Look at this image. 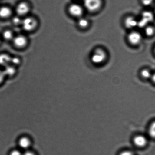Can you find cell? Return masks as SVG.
<instances>
[{"instance_id":"cell-12","label":"cell","mask_w":155,"mask_h":155,"mask_svg":"<svg viewBox=\"0 0 155 155\" xmlns=\"http://www.w3.org/2000/svg\"><path fill=\"white\" fill-rule=\"evenodd\" d=\"M12 57L6 54H0V65L6 67L11 64Z\"/></svg>"},{"instance_id":"cell-26","label":"cell","mask_w":155,"mask_h":155,"mask_svg":"<svg viewBox=\"0 0 155 155\" xmlns=\"http://www.w3.org/2000/svg\"><path fill=\"white\" fill-rule=\"evenodd\" d=\"M23 155H36L34 152L30 151L29 150H27L23 154Z\"/></svg>"},{"instance_id":"cell-23","label":"cell","mask_w":155,"mask_h":155,"mask_svg":"<svg viewBox=\"0 0 155 155\" xmlns=\"http://www.w3.org/2000/svg\"><path fill=\"white\" fill-rule=\"evenodd\" d=\"M153 0H141L143 4L146 6L151 5L153 3Z\"/></svg>"},{"instance_id":"cell-17","label":"cell","mask_w":155,"mask_h":155,"mask_svg":"<svg viewBox=\"0 0 155 155\" xmlns=\"http://www.w3.org/2000/svg\"><path fill=\"white\" fill-rule=\"evenodd\" d=\"M155 30L153 27L148 26L145 27V34L147 37H151L154 34Z\"/></svg>"},{"instance_id":"cell-6","label":"cell","mask_w":155,"mask_h":155,"mask_svg":"<svg viewBox=\"0 0 155 155\" xmlns=\"http://www.w3.org/2000/svg\"><path fill=\"white\" fill-rule=\"evenodd\" d=\"M13 43L18 49L25 48L28 43V40L25 36L19 35L15 36L13 40Z\"/></svg>"},{"instance_id":"cell-19","label":"cell","mask_w":155,"mask_h":155,"mask_svg":"<svg viewBox=\"0 0 155 155\" xmlns=\"http://www.w3.org/2000/svg\"><path fill=\"white\" fill-rule=\"evenodd\" d=\"M148 131L150 136L152 138H155V121L150 124Z\"/></svg>"},{"instance_id":"cell-28","label":"cell","mask_w":155,"mask_h":155,"mask_svg":"<svg viewBox=\"0 0 155 155\" xmlns=\"http://www.w3.org/2000/svg\"><path fill=\"white\" fill-rule=\"evenodd\" d=\"M154 12H155V11H154Z\"/></svg>"},{"instance_id":"cell-29","label":"cell","mask_w":155,"mask_h":155,"mask_svg":"<svg viewBox=\"0 0 155 155\" xmlns=\"http://www.w3.org/2000/svg\"></svg>"},{"instance_id":"cell-18","label":"cell","mask_w":155,"mask_h":155,"mask_svg":"<svg viewBox=\"0 0 155 155\" xmlns=\"http://www.w3.org/2000/svg\"><path fill=\"white\" fill-rule=\"evenodd\" d=\"M141 76L144 79H148L151 78L152 75L150 71L147 69H143L141 72Z\"/></svg>"},{"instance_id":"cell-27","label":"cell","mask_w":155,"mask_h":155,"mask_svg":"<svg viewBox=\"0 0 155 155\" xmlns=\"http://www.w3.org/2000/svg\"><path fill=\"white\" fill-rule=\"evenodd\" d=\"M151 78L152 80H153V82L155 83V73H154L153 75H152Z\"/></svg>"},{"instance_id":"cell-2","label":"cell","mask_w":155,"mask_h":155,"mask_svg":"<svg viewBox=\"0 0 155 155\" xmlns=\"http://www.w3.org/2000/svg\"><path fill=\"white\" fill-rule=\"evenodd\" d=\"M106 58V54L103 49H97L93 52L91 57V62L95 64H101Z\"/></svg>"},{"instance_id":"cell-13","label":"cell","mask_w":155,"mask_h":155,"mask_svg":"<svg viewBox=\"0 0 155 155\" xmlns=\"http://www.w3.org/2000/svg\"><path fill=\"white\" fill-rule=\"evenodd\" d=\"M11 9L7 7H2L0 8V17L3 18H7L11 15Z\"/></svg>"},{"instance_id":"cell-15","label":"cell","mask_w":155,"mask_h":155,"mask_svg":"<svg viewBox=\"0 0 155 155\" xmlns=\"http://www.w3.org/2000/svg\"><path fill=\"white\" fill-rule=\"evenodd\" d=\"M78 24L80 28H87L89 25V21L88 19L85 18L81 17L78 21Z\"/></svg>"},{"instance_id":"cell-10","label":"cell","mask_w":155,"mask_h":155,"mask_svg":"<svg viewBox=\"0 0 155 155\" xmlns=\"http://www.w3.org/2000/svg\"><path fill=\"white\" fill-rule=\"evenodd\" d=\"M134 143L137 147H143L147 145V138L143 135H138L134 138Z\"/></svg>"},{"instance_id":"cell-11","label":"cell","mask_w":155,"mask_h":155,"mask_svg":"<svg viewBox=\"0 0 155 155\" xmlns=\"http://www.w3.org/2000/svg\"><path fill=\"white\" fill-rule=\"evenodd\" d=\"M124 25L126 28L132 29L138 26V21L132 16H129L125 19Z\"/></svg>"},{"instance_id":"cell-9","label":"cell","mask_w":155,"mask_h":155,"mask_svg":"<svg viewBox=\"0 0 155 155\" xmlns=\"http://www.w3.org/2000/svg\"><path fill=\"white\" fill-rule=\"evenodd\" d=\"M18 144L21 149L28 150L31 147V142L28 137L24 136L19 138Z\"/></svg>"},{"instance_id":"cell-24","label":"cell","mask_w":155,"mask_h":155,"mask_svg":"<svg viewBox=\"0 0 155 155\" xmlns=\"http://www.w3.org/2000/svg\"><path fill=\"white\" fill-rule=\"evenodd\" d=\"M5 75L4 74L3 71L0 70V84L3 82L4 78H5Z\"/></svg>"},{"instance_id":"cell-1","label":"cell","mask_w":155,"mask_h":155,"mask_svg":"<svg viewBox=\"0 0 155 155\" xmlns=\"http://www.w3.org/2000/svg\"><path fill=\"white\" fill-rule=\"evenodd\" d=\"M37 21L32 17H27L22 19L21 25L24 31L28 32L34 31L37 28Z\"/></svg>"},{"instance_id":"cell-16","label":"cell","mask_w":155,"mask_h":155,"mask_svg":"<svg viewBox=\"0 0 155 155\" xmlns=\"http://www.w3.org/2000/svg\"><path fill=\"white\" fill-rule=\"evenodd\" d=\"M3 37L5 40L10 41L13 40L15 37L12 31L9 30H6L3 33Z\"/></svg>"},{"instance_id":"cell-4","label":"cell","mask_w":155,"mask_h":155,"mask_svg":"<svg viewBox=\"0 0 155 155\" xmlns=\"http://www.w3.org/2000/svg\"><path fill=\"white\" fill-rule=\"evenodd\" d=\"M153 19V15L151 12L145 11L143 13L142 17L138 21V26L143 28L147 26V24L151 22Z\"/></svg>"},{"instance_id":"cell-20","label":"cell","mask_w":155,"mask_h":155,"mask_svg":"<svg viewBox=\"0 0 155 155\" xmlns=\"http://www.w3.org/2000/svg\"><path fill=\"white\" fill-rule=\"evenodd\" d=\"M22 19H21L20 16H14L12 19V22L15 25H21Z\"/></svg>"},{"instance_id":"cell-25","label":"cell","mask_w":155,"mask_h":155,"mask_svg":"<svg viewBox=\"0 0 155 155\" xmlns=\"http://www.w3.org/2000/svg\"><path fill=\"white\" fill-rule=\"evenodd\" d=\"M119 155H134L133 152L130 150H125L121 152Z\"/></svg>"},{"instance_id":"cell-7","label":"cell","mask_w":155,"mask_h":155,"mask_svg":"<svg viewBox=\"0 0 155 155\" xmlns=\"http://www.w3.org/2000/svg\"><path fill=\"white\" fill-rule=\"evenodd\" d=\"M128 40L131 44L137 45L140 44L142 41V37L141 34L137 31H133L128 35Z\"/></svg>"},{"instance_id":"cell-3","label":"cell","mask_w":155,"mask_h":155,"mask_svg":"<svg viewBox=\"0 0 155 155\" xmlns=\"http://www.w3.org/2000/svg\"><path fill=\"white\" fill-rule=\"evenodd\" d=\"M84 7L88 11L94 12L97 11L101 6V0H84Z\"/></svg>"},{"instance_id":"cell-22","label":"cell","mask_w":155,"mask_h":155,"mask_svg":"<svg viewBox=\"0 0 155 155\" xmlns=\"http://www.w3.org/2000/svg\"><path fill=\"white\" fill-rule=\"evenodd\" d=\"M10 155H23L20 150H13L10 152Z\"/></svg>"},{"instance_id":"cell-21","label":"cell","mask_w":155,"mask_h":155,"mask_svg":"<svg viewBox=\"0 0 155 155\" xmlns=\"http://www.w3.org/2000/svg\"><path fill=\"white\" fill-rule=\"evenodd\" d=\"M21 61L19 58L17 57H12L11 64L13 66L18 65L20 64Z\"/></svg>"},{"instance_id":"cell-14","label":"cell","mask_w":155,"mask_h":155,"mask_svg":"<svg viewBox=\"0 0 155 155\" xmlns=\"http://www.w3.org/2000/svg\"><path fill=\"white\" fill-rule=\"evenodd\" d=\"M3 72L5 76L12 77L15 74L16 70L15 66L9 65L5 67Z\"/></svg>"},{"instance_id":"cell-8","label":"cell","mask_w":155,"mask_h":155,"mask_svg":"<svg viewBox=\"0 0 155 155\" xmlns=\"http://www.w3.org/2000/svg\"><path fill=\"white\" fill-rule=\"evenodd\" d=\"M30 10V6L26 2H22L17 5L16 12L18 15L19 16L26 15Z\"/></svg>"},{"instance_id":"cell-5","label":"cell","mask_w":155,"mask_h":155,"mask_svg":"<svg viewBox=\"0 0 155 155\" xmlns=\"http://www.w3.org/2000/svg\"><path fill=\"white\" fill-rule=\"evenodd\" d=\"M69 13L74 17L81 18L83 13V9L79 4H74L70 5L68 8Z\"/></svg>"}]
</instances>
